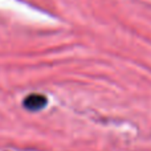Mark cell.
<instances>
[{
    "label": "cell",
    "instance_id": "1",
    "mask_svg": "<svg viewBox=\"0 0 151 151\" xmlns=\"http://www.w3.org/2000/svg\"><path fill=\"white\" fill-rule=\"evenodd\" d=\"M47 97L42 96V94H29L25 97L24 99V107L31 111H37V110H41L47 106Z\"/></svg>",
    "mask_w": 151,
    "mask_h": 151
}]
</instances>
